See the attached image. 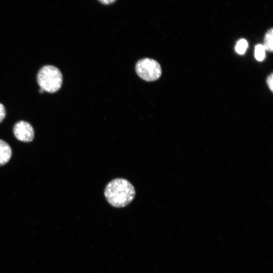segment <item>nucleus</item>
<instances>
[{
  "instance_id": "obj_1",
  "label": "nucleus",
  "mask_w": 273,
  "mask_h": 273,
  "mask_svg": "<svg viewBox=\"0 0 273 273\" xmlns=\"http://www.w3.org/2000/svg\"><path fill=\"white\" fill-rule=\"evenodd\" d=\"M135 191L127 179L117 178L110 181L106 186L104 195L112 206L122 208L128 205L134 198Z\"/></svg>"
},
{
  "instance_id": "obj_2",
  "label": "nucleus",
  "mask_w": 273,
  "mask_h": 273,
  "mask_svg": "<svg viewBox=\"0 0 273 273\" xmlns=\"http://www.w3.org/2000/svg\"><path fill=\"white\" fill-rule=\"evenodd\" d=\"M37 81L40 88L44 92L54 93L61 88L63 77L61 71L56 67L46 65L38 71Z\"/></svg>"
},
{
  "instance_id": "obj_3",
  "label": "nucleus",
  "mask_w": 273,
  "mask_h": 273,
  "mask_svg": "<svg viewBox=\"0 0 273 273\" xmlns=\"http://www.w3.org/2000/svg\"><path fill=\"white\" fill-rule=\"evenodd\" d=\"M135 71L142 79L147 81L158 79L162 73L161 68L158 62L150 58L139 60L135 65Z\"/></svg>"
},
{
  "instance_id": "obj_4",
  "label": "nucleus",
  "mask_w": 273,
  "mask_h": 273,
  "mask_svg": "<svg viewBox=\"0 0 273 273\" xmlns=\"http://www.w3.org/2000/svg\"><path fill=\"white\" fill-rule=\"evenodd\" d=\"M15 136L19 141L30 142L34 138V131L32 125L25 121L17 122L13 128Z\"/></svg>"
},
{
  "instance_id": "obj_5",
  "label": "nucleus",
  "mask_w": 273,
  "mask_h": 273,
  "mask_svg": "<svg viewBox=\"0 0 273 273\" xmlns=\"http://www.w3.org/2000/svg\"><path fill=\"white\" fill-rule=\"evenodd\" d=\"M12 156L10 146L4 141L0 139V166L9 162Z\"/></svg>"
},
{
  "instance_id": "obj_6",
  "label": "nucleus",
  "mask_w": 273,
  "mask_h": 273,
  "mask_svg": "<svg viewBox=\"0 0 273 273\" xmlns=\"http://www.w3.org/2000/svg\"><path fill=\"white\" fill-rule=\"evenodd\" d=\"M272 39L273 29L272 28H270L265 34L264 45H263L265 50L269 52H272L273 50Z\"/></svg>"
},
{
  "instance_id": "obj_7",
  "label": "nucleus",
  "mask_w": 273,
  "mask_h": 273,
  "mask_svg": "<svg viewBox=\"0 0 273 273\" xmlns=\"http://www.w3.org/2000/svg\"><path fill=\"white\" fill-rule=\"evenodd\" d=\"M248 47V42L245 39H240L237 43L235 50L239 54H244Z\"/></svg>"
},
{
  "instance_id": "obj_8",
  "label": "nucleus",
  "mask_w": 273,
  "mask_h": 273,
  "mask_svg": "<svg viewBox=\"0 0 273 273\" xmlns=\"http://www.w3.org/2000/svg\"><path fill=\"white\" fill-rule=\"evenodd\" d=\"M265 49L262 44H257L255 49V57L259 61H262L265 57Z\"/></svg>"
},
{
  "instance_id": "obj_9",
  "label": "nucleus",
  "mask_w": 273,
  "mask_h": 273,
  "mask_svg": "<svg viewBox=\"0 0 273 273\" xmlns=\"http://www.w3.org/2000/svg\"><path fill=\"white\" fill-rule=\"evenodd\" d=\"M6 115V111L5 106L0 103V123L5 118Z\"/></svg>"
},
{
  "instance_id": "obj_10",
  "label": "nucleus",
  "mask_w": 273,
  "mask_h": 273,
  "mask_svg": "<svg viewBox=\"0 0 273 273\" xmlns=\"http://www.w3.org/2000/svg\"><path fill=\"white\" fill-rule=\"evenodd\" d=\"M272 80L273 74L271 73L270 75L268 76L266 79L267 84L271 92L273 91Z\"/></svg>"
},
{
  "instance_id": "obj_11",
  "label": "nucleus",
  "mask_w": 273,
  "mask_h": 273,
  "mask_svg": "<svg viewBox=\"0 0 273 273\" xmlns=\"http://www.w3.org/2000/svg\"><path fill=\"white\" fill-rule=\"evenodd\" d=\"M101 3L105 4V5H109L110 4L114 2L115 1V0H99Z\"/></svg>"
},
{
  "instance_id": "obj_12",
  "label": "nucleus",
  "mask_w": 273,
  "mask_h": 273,
  "mask_svg": "<svg viewBox=\"0 0 273 273\" xmlns=\"http://www.w3.org/2000/svg\"><path fill=\"white\" fill-rule=\"evenodd\" d=\"M44 92V90L42 88H39V92L40 93H43Z\"/></svg>"
}]
</instances>
